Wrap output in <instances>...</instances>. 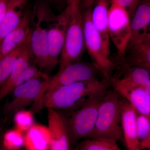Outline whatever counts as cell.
Returning a JSON list of instances; mask_svg holds the SVG:
<instances>
[{"label":"cell","instance_id":"10","mask_svg":"<svg viewBox=\"0 0 150 150\" xmlns=\"http://www.w3.org/2000/svg\"><path fill=\"white\" fill-rule=\"evenodd\" d=\"M98 73L101 74L93 64L74 62L50 78L46 91L61 86L98 79Z\"/></svg>","mask_w":150,"mask_h":150},{"label":"cell","instance_id":"6","mask_svg":"<svg viewBox=\"0 0 150 150\" xmlns=\"http://www.w3.org/2000/svg\"><path fill=\"white\" fill-rule=\"evenodd\" d=\"M92 7L86 9L83 13V30L84 44L94 66L107 80L114 64L105 54L102 40L98 31L93 23Z\"/></svg>","mask_w":150,"mask_h":150},{"label":"cell","instance_id":"3","mask_svg":"<svg viewBox=\"0 0 150 150\" xmlns=\"http://www.w3.org/2000/svg\"><path fill=\"white\" fill-rule=\"evenodd\" d=\"M50 78L43 73L17 87L11 93H13L12 99L4 106L5 113L14 115L31 103H33V111L41 110L43 107V100Z\"/></svg>","mask_w":150,"mask_h":150},{"label":"cell","instance_id":"28","mask_svg":"<svg viewBox=\"0 0 150 150\" xmlns=\"http://www.w3.org/2000/svg\"><path fill=\"white\" fill-rule=\"evenodd\" d=\"M96 0H82V5L86 9L92 7L94 4Z\"/></svg>","mask_w":150,"mask_h":150},{"label":"cell","instance_id":"26","mask_svg":"<svg viewBox=\"0 0 150 150\" xmlns=\"http://www.w3.org/2000/svg\"><path fill=\"white\" fill-rule=\"evenodd\" d=\"M126 10L130 16L131 19L141 0H112Z\"/></svg>","mask_w":150,"mask_h":150},{"label":"cell","instance_id":"23","mask_svg":"<svg viewBox=\"0 0 150 150\" xmlns=\"http://www.w3.org/2000/svg\"><path fill=\"white\" fill-rule=\"evenodd\" d=\"M24 135L16 129L10 130L4 135L2 147L7 150H19L24 146Z\"/></svg>","mask_w":150,"mask_h":150},{"label":"cell","instance_id":"31","mask_svg":"<svg viewBox=\"0 0 150 150\" xmlns=\"http://www.w3.org/2000/svg\"><path fill=\"white\" fill-rule=\"evenodd\" d=\"M145 34H146V35H148V36H150V25L149 29L145 33Z\"/></svg>","mask_w":150,"mask_h":150},{"label":"cell","instance_id":"24","mask_svg":"<svg viewBox=\"0 0 150 150\" xmlns=\"http://www.w3.org/2000/svg\"><path fill=\"white\" fill-rule=\"evenodd\" d=\"M14 119L16 129L22 132L27 131L35 124L33 113L29 110L18 111L15 113Z\"/></svg>","mask_w":150,"mask_h":150},{"label":"cell","instance_id":"12","mask_svg":"<svg viewBox=\"0 0 150 150\" xmlns=\"http://www.w3.org/2000/svg\"><path fill=\"white\" fill-rule=\"evenodd\" d=\"M121 127L127 150H142L137 135V112L126 99H121Z\"/></svg>","mask_w":150,"mask_h":150},{"label":"cell","instance_id":"33","mask_svg":"<svg viewBox=\"0 0 150 150\" xmlns=\"http://www.w3.org/2000/svg\"><path fill=\"white\" fill-rule=\"evenodd\" d=\"M0 150H7L5 149H4V148L2 147L1 146V147L0 148Z\"/></svg>","mask_w":150,"mask_h":150},{"label":"cell","instance_id":"13","mask_svg":"<svg viewBox=\"0 0 150 150\" xmlns=\"http://www.w3.org/2000/svg\"><path fill=\"white\" fill-rule=\"evenodd\" d=\"M48 129L51 138V150H69L67 121L55 109L47 108Z\"/></svg>","mask_w":150,"mask_h":150},{"label":"cell","instance_id":"4","mask_svg":"<svg viewBox=\"0 0 150 150\" xmlns=\"http://www.w3.org/2000/svg\"><path fill=\"white\" fill-rule=\"evenodd\" d=\"M48 5L37 3L31 14V46L35 63L40 69L49 70L48 34L53 16Z\"/></svg>","mask_w":150,"mask_h":150},{"label":"cell","instance_id":"16","mask_svg":"<svg viewBox=\"0 0 150 150\" xmlns=\"http://www.w3.org/2000/svg\"><path fill=\"white\" fill-rule=\"evenodd\" d=\"M94 3V7L92 9V21L101 37L105 54L109 57L110 39L108 25L109 1L96 0Z\"/></svg>","mask_w":150,"mask_h":150},{"label":"cell","instance_id":"5","mask_svg":"<svg viewBox=\"0 0 150 150\" xmlns=\"http://www.w3.org/2000/svg\"><path fill=\"white\" fill-rule=\"evenodd\" d=\"M106 93L96 94L89 98L67 121L69 134L74 139L91 137L95 126L100 104Z\"/></svg>","mask_w":150,"mask_h":150},{"label":"cell","instance_id":"32","mask_svg":"<svg viewBox=\"0 0 150 150\" xmlns=\"http://www.w3.org/2000/svg\"><path fill=\"white\" fill-rule=\"evenodd\" d=\"M51 1H52L54 2L59 3L62 1L63 0H51Z\"/></svg>","mask_w":150,"mask_h":150},{"label":"cell","instance_id":"34","mask_svg":"<svg viewBox=\"0 0 150 150\" xmlns=\"http://www.w3.org/2000/svg\"><path fill=\"white\" fill-rule=\"evenodd\" d=\"M147 149L148 150H150V146L149 147H148Z\"/></svg>","mask_w":150,"mask_h":150},{"label":"cell","instance_id":"8","mask_svg":"<svg viewBox=\"0 0 150 150\" xmlns=\"http://www.w3.org/2000/svg\"><path fill=\"white\" fill-rule=\"evenodd\" d=\"M33 61L35 57L30 41L17 59L7 80L0 87V102L17 87L41 74L37 66L31 64Z\"/></svg>","mask_w":150,"mask_h":150},{"label":"cell","instance_id":"18","mask_svg":"<svg viewBox=\"0 0 150 150\" xmlns=\"http://www.w3.org/2000/svg\"><path fill=\"white\" fill-rule=\"evenodd\" d=\"M24 146L27 150H48L51 138L48 127L34 124L24 135Z\"/></svg>","mask_w":150,"mask_h":150},{"label":"cell","instance_id":"9","mask_svg":"<svg viewBox=\"0 0 150 150\" xmlns=\"http://www.w3.org/2000/svg\"><path fill=\"white\" fill-rule=\"evenodd\" d=\"M70 13L68 5L63 12L57 16L53 15L51 18L48 34L49 70L59 64L66 40Z\"/></svg>","mask_w":150,"mask_h":150},{"label":"cell","instance_id":"7","mask_svg":"<svg viewBox=\"0 0 150 150\" xmlns=\"http://www.w3.org/2000/svg\"><path fill=\"white\" fill-rule=\"evenodd\" d=\"M108 31L119 57L124 59L132 37L131 19L127 11L111 0L108 9Z\"/></svg>","mask_w":150,"mask_h":150},{"label":"cell","instance_id":"21","mask_svg":"<svg viewBox=\"0 0 150 150\" xmlns=\"http://www.w3.org/2000/svg\"><path fill=\"white\" fill-rule=\"evenodd\" d=\"M129 67L123 77L117 79L122 83L135 87H142L150 79V72L147 70L137 67Z\"/></svg>","mask_w":150,"mask_h":150},{"label":"cell","instance_id":"19","mask_svg":"<svg viewBox=\"0 0 150 150\" xmlns=\"http://www.w3.org/2000/svg\"><path fill=\"white\" fill-rule=\"evenodd\" d=\"M131 40L145 34L150 25V0H141L131 20Z\"/></svg>","mask_w":150,"mask_h":150},{"label":"cell","instance_id":"2","mask_svg":"<svg viewBox=\"0 0 150 150\" xmlns=\"http://www.w3.org/2000/svg\"><path fill=\"white\" fill-rule=\"evenodd\" d=\"M121 96L115 90L107 91L98 108L94 129L89 139L103 138L123 141L121 123Z\"/></svg>","mask_w":150,"mask_h":150},{"label":"cell","instance_id":"11","mask_svg":"<svg viewBox=\"0 0 150 150\" xmlns=\"http://www.w3.org/2000/svg\"><path fill=\"white\" fill-rule=\"evenodd\" d=\"M109 81L115 91L131 104L137 113L150 119V95L149 94L141 87L125 84L116 78L110 79Z\"/></svg>","mask_w":150,"mask_h":150},{"label":"cell","instance_id":"35","mask_svg":"<svg viewBox=\"0 0 150 150\" xmlns=\"http://www.w3.org/2000/svg\"><path fill=\"white\" fill-rule=\"evenodd\" d=\"M1 127H0V137H1Z\"/></svg>","mask_w":150,"mask_h":150},{"label":"cell","instance_id":"27","mask_svg":"<svg viewBox=\"0 0 150 150\" xmlns=\"http://www.w3.org/2000/svg\"><path fill=\"white\" fill-rule=\"evenodd\" d=\"M9 0H0V24L3 21L7 10Z\"/></svg>","mask_w":150,"mask_h":150},{"label":"cell","instance_id":"17","mask_svg":"<svg viewBox=\"0 0 150 150\" xmlns=\"http://www.w3.org/2000/svg\"><path fill=\"white\" fill-rule=\"evenodd\" d=\"M27 1L9 0L6 12L0 24V43L8 34L18 26L25 11H23V10Z\"/></svg>","mask_w":150,"mask_h":150},{"label":"cell","instance_id":"1","mask_svg":"<svg viewBox=\"0 0 150 150\" xmlns=\"http://www.w3.org/2000/svg\"><path fill=\"white\" fill-rule=\"evenodd\" d=\"M109 81L98 79L61 86L46 92L43 107L52 109H64L83 103L96 94L108 91Z\"/></svg>","mask_w":150,"mask_h":150},{"label":"cell","instance_id":"14","mask_svg":"<svg viewBox=\"0 0 150 150\" xmlns=\"http://www.w3.org/2000/svg\"><path fill=\"white\" fill-rule=\"evenodd\" d=\"M123 60L126 66L142 67L150 72V36L144 34L129 42Z\"/></svg>","mask_w":150,"mask_h":150},{"label":"cell","instance_id":"25","mask_svg":"<svg viewBox=\"0 0 150 150\" xmlns=\"http://www.w3.org/2000/svg\"><path fill=\"white\" fill-rule=\"evenodd\" d=\"M136 125L140 144L144 143L150 135V119L144 115L137 113Z\"/></svg>","mask_w":150,"mask_h":150},{"label":"cell","instance_id":"15","mask_svg":"<svg viewBox=\"0 0 150 150\" xmlns=\"http://www.w3.org/2000/svg\"><path fill=\"white\" fill-rule=\"evenodd\" d=\"M31 14L29 10H25L18 26L3 39L0 43V60L30 37Z\"/></svg>","mask_w":150,"mask_h":150},{"label":"cell","instance_id":"22","mask_svg":"<svg viewBox=\"0 0 150 150\" xmlns=\"http://www.w3.org/2000/svg\"><path fill=\"white\" fill-rule=\"evenodd\" d=\"M79 150H121L117 142L106 138L89 139L79 145Z\"/></svg>","mask_w":150,"mask_h":150},{"label":"cell","instance_id":"36","mask_svg":"<svg viewBox=\"0 0 150 150\" xmlns=\"http://www.w3.org/2000/svg\"><path fill=\"white\" fill-rule=\"evenodd\" d=\"M78 1H82V0H78Z\"/></svg>","mask_w":150,"mask_h":150},{"label":"cell","instance_id":"30","mask_svg":"<svg viewBox=\"0 0 150 150\" xmlns=\"http://www.w3.org/2000/svg\"><path fill=\"white\" fill-rule=\"evenodd\" d=\"M141 148L142 150L147 149L150 146V135L147 140L144 143L141 144Z\"/></svg>","mask_w":150,"mask_h":150},{"label":"cell","instance_id":"20","mask_svg":"<svg viewBox=\"0 0 150 150\" xmlns=\"http://www.w3.org/2000/svg\"><path fill=\"white\" fill-rule=\"evenodd\" d=\"M30 40L31 36L25 43L0 60V87L7 80L17 59Z\"/></svg>","mask_w":150,"mask_h":150},{"label":"cell","instance_id":"29","mask_svg":"<svg viewBox=\"0 0 150 150\" xmlns=\"http://www.w3.org/2000/svg\"><path fill=\"white\" fill-rule=\"evenodd\" d=\"M141 87L150 95V79Z\"/></svg>","mask_w":150,"mask_h":150}]
</instances>
